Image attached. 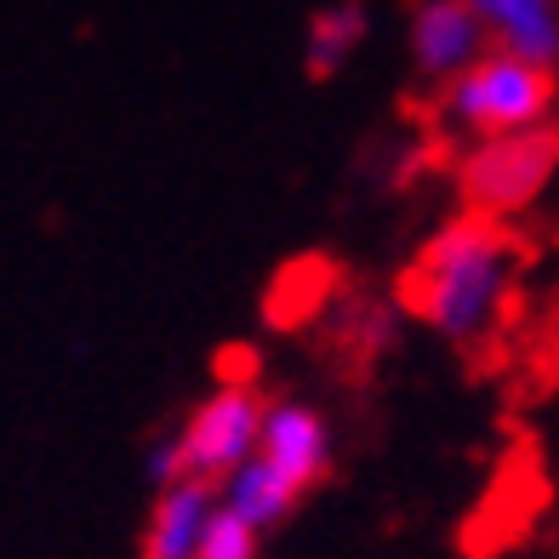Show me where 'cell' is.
Masks as SVG:
<instances>
[{"label":"cell","mask_w":559,"mask_h":559,"mask_svg":"<svg viewBox=\"0 0 559 559\" xmlns=\"http://www.w3.org/2000/svg\"><path fill=\"white\" fill-rule=\"evenodd\" d=\"M520 263H525V251L514 240V223L456 212L400 269L394 302L405 320L428 325L440 343L474 348L502 332L508 309H514Z\"/></svg>","instance_id":"1"},{"label":"cell","mask_w":559,"mask_h":559,"mask_svg":"<svg viewBox=\"0 0 559 559\" xmlns=\"http://www.w3.org/2000/svg\"><path fill=\"white\" fill-rule=\"evenodd\" d=\"M263 417H269V394L251 377H217L189 405V417L148 451L155 486H171V479H212V486H223L240 463L258 456Z\"/></svg>","instance_id":"2"},{"label":"cell","mask_w":559,"mask_h":559,"mask_svg":"<svg viewBox=\"0 0 559 559\" xmlns=\"http://www.w3.org/2000/svg\"><path fill=\"white\" fill-rule=\"evenodd\" d=\"M559 104V69L525 63L514 52H486L456 81L435 86V120L456 143H486L531 126H554Z\"/></svg>","instance_id":"3"},{"label":"cell","mask_w":559,"mask_h":559,"mask_svg":"<svg viewBox=\"0 0 559 559\" xmlns=\"http://www.w3.org/2000/svg\"><path fill=\"white\" fill-rule=\"evenodd\" d=\"M559 177V126H531L486 143H463L456 155V194L463 212L514 223L554 189Z\"/></svg>","instance_id":"4"},{"label":"cell","mask_w":559,"mask_h":559,"mask_svg":"<svg viewBox=\"0 0 559 559\" xmlns=\"http://www.w3.org/2000/svg\"><path fill=\"white\" fill-rule=\"evenodd\" d=\"M405 52H412V69L428 86H445L468 63L486 58L491 40L479 29L468 0H417L412 23H405Z\"/></svg>","instance_id":"5"},{"label":"cell","mask_w":559,"mask_h":559,"mask_svg":"<svg viewBox=\"0 0 559 559\" xmlns=\"http://www.w3.org/2000/svg\"><path fill=\"white\" fill-rule=\"evenodd\" d=\"M258 456L309 497L325 479V468H332V423H325L309 400H269Z\"/></svg>","instance_id":"6"},{"label":"cell","mask_w":559,"mask_h":559,"mask_svg":"<svg viewBox=\"0 0 559 559\" xmlns=\"http://www.w3.org/2000/svg\"><path fill=\"white\" fill-rule=\"evenodd\" d=\"M217 486L212 479H171L155 486V508L143 520V548L138 559H200V543L217 514Z\"/></svg>","instance_id":"7"},{"label":"cell","mask_w":559,"mask_h":559,"mask_svg":"<svg viewBox=\"0 0 559 559\" xmlns=\"http://www.w3.org/2000/svg\"><path fill=\"white\" fill-rule=\"evenodd\" d=\"M491 52L559 69V0H468Z\"/></svg>","instance_id":"8"},{"label":"cell","mask_w":559,"mask_h":559,"mask_svg":"<svg viewBox=\"0 0 559 559\" xmlns=\"http://www.w3.org/2000/svg\"><path fill=\"white\" fill-rule=\"evenodd\" d=\"M371 35V17L360 0H332V7H314L309 23H302V69L314 81H332L354 63V52L366 46Z\"/></svg>","instance_id":"9"},{"label":"cell","mask_w":559,"mask_h":559,"mask_svg":"<svg viewBox=\"0 0 559 559\" xmlns=\"http://www.w3.org/2000/svg\"><path fill=\"white\" fill-rule=\"evenodd\" d=\"M217 497H223L228 514H240L246 525H258V531H274V525H280V520H286L292 508L302 502V491H297L280 468H269L263 456L240 463V468L217 486Z\"/></svg>","instance_id":"10"},{"label":"cell","mask_w":559,"mask_h":559,"mask_svg":"<svg viewBox=\"0 0 559 559\" xmlns=\"http://www.w3.org/2000/svg\"><path fill=\"white\" fill-rule=\"evenodd\" d=\"M258 554H263V531L246 525L240 514H228L217 502L212 531H206V543H200V559H258Z\"/></svg>","instance_id":"11"}]
</instances>
